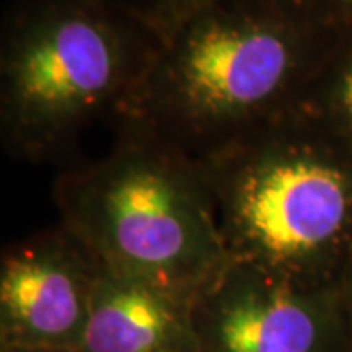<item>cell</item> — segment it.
Masks as SVG:
<instances>
[{
    "instance_id": "5b68a950",
    "label": "cell",
    "mask_w": 352,
    "mask_h": 352,
    "mask_svg": "<svg viewBox=\"0 0 352 352\" xmlns=\"http://www.w3.org/2000/svg\"><path fill=\"white\" fill-rule=\"evenodd\" d=\"M198 352H352L339 288H307L229 263L194 300Z\"/></svg>"
},
{
    "instance_id": "9c48e42d",
    "label": "cell",
    "mask_w": 352,
    "mask_h": 352,
    "mask_svg": "<svg viewBox=\"0 0 352 352\" xmlns=\"http://www.w3.org/2000/svg\"><path fill=\"white\" fill-rule=\"evenodd\" d=\"M129 12L166 41L194 16L235 0H120Z\"/></svg>"
},
{
    "instance_id": "8992f818",
    "label": "cell",
    "mask_w": 352,
    "mask_h": 352,
    "mask_svg": "<svg viewBox=\"0 0 352 352\" xmlns=\"http://www.w3.org/2000/svg\"><path fill=\"white\" fill-rule=\"evenodd\" d=\"M100 268L61 223L8 245L0 263V351H76Z\"/></svg>"
},
{
    "instance_id": "6da1fadb",
    "label": "cell",
    "mask_w": 352,
    "mask_h": 352,
    "mask_svg": "<svg viewBox=\"0 0 352 352\" xmlns=\"http://www.w3.org/2000/svg\"><path fill=\"white\" fill-rule=\"evenodd\" d=\"M333 25L305 0H235L163 41L116 133L201 163L294 113Z\"/></svg>"
},
{
    "instance_id": "8fae6325",
    "label": "cell",
    "mask_w": 352,
    "mask_h": 352,
    "mask_svg": "<svg viewBox=\"0 0 352 352\" xmlns=\"http://www.w3.org/2000/svg\"><path fill=\"white\" fill-rule=\"evenodd\" d=\"M340 294H342V300L346 303V307H349V314L352 317V261L349 264V268H346V272H344V278H342V282H340Z\"/></svg>"
},
{
    "instance_id": "7a4b0ae2",
    "label": "cell",
    "mask_w": 352,
    "mask_h": 352,
    "mask_svg": "<svg viewBox=\"0 0 352 352\" xmlns=\"http://www.w3.org/2000/svg\"><path fill=\"white\" fill-rule=\"evenodd\" d=\"M227 263L339 288L352 261V151L288 116L194 163Z\"/></svg>"
},
{
    "instance_id": "3957f363",
    "label": "cell",
    "mask_w": 352,
    "mask_h": 352,
    "mask_svg": "<svg viewBox=\"0 0 352 352\" xmlns=\"http://www.w3.org/2000/svg\"><path fill=\"white\" fill-rule=\"evenodd\" d=\"M161 47L120 0H16L0 39L2 143L45 163L96 124L118 127Z\"/></svg>"
},
{
    "instance_id": "ba28073f",
    "label": "cell",
    "mask_w": 352,
    "mask_h": 352,
    "mask_svg": "<svg viewBox=\"0 0 352 352\" xmlns=\"http://www.w3.org/2000/svg\"><path fill=\"white\" fill-rule=\"evenodd\" d=\"M294 116L352 151V25H333Z\"/></svg>"
},
{
    "instance_id": "30bf717a",
    "label": "cell",
    "mask_w": 352,
    "mask_h": 352,
    "mask_svg": "<svg viewBox=\"0 0 352 352\" xmlns=\"http://www.w3.org/2000/svg\"><path fill=\"white\" fill-rule=\"evenodd\" d=\"M329 25H352V0H305Z\"/></svg>"
},
{
    "instance_id": "277c9868",
    "label": "cell",
    "mask_w": 352,
    "mask_h": 352,
    "mask_svg": "<svg viewBox=\"0 0 352 352\" xmlns=\"http://www.w3.org/2000/svg\"><path fill=\"white\" fill-rule=\"evenodd\" d=\"M53 198L108 270L196 300L229 264L194 163L153 139L118 133L98 161L59 176Z\"/></svg>"
},
{
    "instance_id": "7c38bea8",
    "label": "cell",
    "mask_w": 352,
    "mask_h": 352,
    "mask_svg": "<svg viewBox=\"0 0 352 352\" xmlns=\"http://www.w3.org/2000/svg\"><path fill=\"white\" fill-rule=\"evenodd\" d=\"M0 352H75V351H0Z\"/></svg>"
},
{
    "instance_id": "52a82bcc",
    "label": "cell",
    "mask_w": 352,
    "mask_h": 352,
    "mask_svg": "<svg viewBox=\"0 0 352 352\" xmlns=\"http://www.w3.org/2000/svg\"><path fill=\"white\" fill-rule=\"evenodd\" d=\"M192 307L188 296L102 266L75 352H198Z\"/></svg>"
}]
</instances>
